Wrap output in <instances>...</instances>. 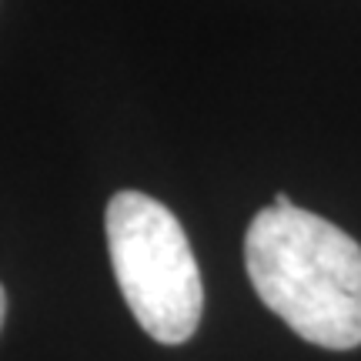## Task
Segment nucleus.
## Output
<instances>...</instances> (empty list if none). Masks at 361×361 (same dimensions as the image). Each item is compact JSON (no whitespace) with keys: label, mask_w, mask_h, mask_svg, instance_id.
Returning a JSON list of instances; mask_svg holds the SVG:
<instances>
[{"label":"nucleus","mask_w":361,"mask_h":361,"mask_svg":"<svg viewBox=\"0 0 361 361\" xmlns=\"http://www.w3.org/2000/svg\"><path fill=\"white\" fill-rule=\"evenodd\" d=\"M247 278L298 338L361 345V245L301 207H264L245 238Z\"/></svg>","instance_id":"obj_1"},{"label":"nucleus","mask_w":361,"mask_h":361,"mask_svg":"<svg viewBox=\"0 0 361 361\" xmlns=\"http://www.w3.org/2000/svg\"><path fill=\"white\" fill-rule=\"evenodd\" d=\"M107 247L121 295L147 335L180 345L201 324L204 284L191 241L168 207L141 191H121L107 204Z\"/></svg>","instance_id":"obj_2"},{"label":"nucleus","mask_w":361,"mask_h":361,"mask_svg":"<svg viewBox=\"0 0 361 361\" xmlns=\"http://www.w3.org/2000/svg\"><path fill=\"white\" fill-rule=\"evenodd\" d=\"M271 207H295V204H291V197H288V194H274Z\"/></svg>","instance_id":"obj_3"},{"label":"nucleus","mask_w":361,"mask_h":361,"mask_svg":"<svg viewBox=\"0 0 361 361\" xmlns=\"http://www.w3.org/2000/svg\"><path fill=\"white\" fill-rule=\"evenodd\" d=\"M4 314H7V295H4V288H0V328H4Z\"/></svg>","instance_id":"obj_4"}]
</instances>
